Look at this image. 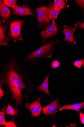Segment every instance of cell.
I'll return each instance as SVG.
<instances>
[{
    "mask_svg": "<svg viewBox=\"0 0 84 127\" xmlns=\"http://www.w3.org/2000/svg\"><path fill=\"white\" fill-rule=\"evenodd\" d=\"M0 87L8 91L15 100L17 110L36 88L29 79L27 69L20 65L14 56L4 64L0 80Z\"/></svg>",
    "mask_w": 84,
    "mask_h": 127,
    "instance_id": "obj_1",
    "label": "cell"
},
{
    "mask_svg": "<svg viewBox=\"0 0 84 127\" xmlns=\"http://www.w3.org/2000/svg\"><path fill=\"white\" fill-rule=\"evenodd\" d=\"M60 41V40L58 39L50 40L40 47L30 53L23 61L28 64H34L43 59L51 58Z\"/></svg>",
    "mask_w": 84,
    "mask_h": 127,
    "instance_id": "obj_2",
    "label": "cell"
},
{
    "mask_svg": "<svg viewBox=\"0 0 84 127\" xmlns=\"http://www.w3.org/2000/svg\"><path fill=\"white\" fill-rule=\"evenodd\" d=\"M26 21L11 18L7 21L10 26V32L7 34L9 41L12 40L15 42L22 40L23 37L21 33V29L22 24Z\"/></svg>",
    "mask_w": 84,
    "mask_h": 127,
    "instance_id": "obj_3",
    "label": "cell"
},
{
    "mask_svg": "<svg viewBox=\"0 0 84 127\" xmlns=\"http://www.w3.org/2000/svg\"><path fill=\"white\" fill-rule=\"evenodd\" d=\"M49 6L42 5L35 10L38 18V24L35 26L39 29H45L51 24L49 17Z\"/></svg>",
    "mask_w": 84,
    "mask_h": 127,
    "instance_id": "obj_4",
    "label": "cell"
},
{
    "mask_svg": "<svg viewBox=\"0 0 84 127\" xmlns=\"http://www.w3.org/2000/svg\"><path fill=\"white\" fill-rule=\"evenodd\" d=\"M60 32L59 28L56 23L55 20L53 19L51 25L41 32L40 34L42 37L41 43H42L46 41Z\"/></svg>",
    "mask_w": 84,
    "mask_h": 127,
    "instance_id": "obj_5",
    "label": "cell"
},
{
    "mask_svg": "<svg viewBox=\"0 0 84 127\" xmlns=\"http://www.w3.org/2000/svg\"><path fill=\"white\" fill-rule=\"evenodd\" d=\"M41 98H39L32 102H28L26 106L32 114L31 117H37L39 118L41 113L42 110L40 103Z\"/></svg>",
    "mask_w": 84,
    "mask_h": 127,
    "instance_id": "obj_6",
    "label": "cell"
},
{
    "mask_svg": "<svg viewBox=\"0 0 84 127\" xmlns=\"http://www.w3.org/2000/svg\"><path fill=\"white\" fill-rule=\"evenodd\" d=\"M11 12L17 16H23L29 15L36 18L37 17V15L30 7L24 6H20L17 5L15 9H13Z\"/></svg>",
    "mask_w": 84,
    "mask_h": 127,
    "instance_id": "obj_7",
    "label": "cell"
},
{
    "mask_svg": "<svg viewBox=\"0 0 84 127\" xmlns=\"http://www.w3.org/2000/svg\"><path fill=\"white\" fill-rule=\"evenodd\" d=\"M76 28L71 27L67 25L64 26L63 31L62 32L65 35L64 39L67 42H69L71 45L76 44V42L74 38V32L76 31Z\"/></svg>",
    "mask_w": 84,
    "mask_h": 127,
    "instance_id": "obj_8",
    "label": "cell"
},
{
    "mask_svg": "<svg viewBox=\"0 0 84 127\" xmlns=\"http://www.w3.org/2000/svg\"><path fill=\"white\" fill-rule=\"evenodd\" d=\"M8 29L5 23H3L2 20H0V45L7 46L9 41L6 31Z\"/></svg>",
    "mask_w": 84,
    "mask_h": 127,
    "instance_id": "obj_9",
    "label": "cell"
},
{
    "mask_svg": "<svg viewBox=\"0 0 84 127\" xmlns=\"http://www.w3.org/2000/svg\"><path fill=\"white\" fill-rule=\"evenodd\" d=\"M59 107L58 99H57L43 108V113L47 116L52 115L57 112Z\"/></svg>",
    "mask_w": 84,
    "mask_h": 127,
    "instance_id": "obj_10",
    "label": "cell"
},
{
    "mask_svg": "<svg viewBox=\"0 0 84 127\" xmlns=\"http://www.w3.org/2000/svg\"><path fill=\"white\" fill-rule=\"evenodd\" d=\"M0 12L1 19L3 23L11 18L10 10L9 8L4 4L3 0H0Z\"/></svg>",
    "mask_w": 84,
    "mask_h": 127,
    "instance_id": "obj_11",
    "label": "cell"
},
{
    "mask_svg": "<svg viewBox=\"0 0 84 127\" xmlns=\"http://www.w3.org/2000/svg\"><path fill=\"white\" fill-rule=\"evenodd\" d=\"M49 6V19L50 20L54 19L56 21L61 9L58 8L54 2H51Z\"/></svg>",
    "mask_w": 84,
    "mask_h": 127,
    "instance_id": "obj_12",
    "label": "cell"
},
{
    "mask_svg": "<svg viewBox=\"0 0 84 127\" xmlns=\"http://www.w3.org/2000/svg\"><path fill=\"white\" fill-rule=\"evenodd\" d=\"M50 72L48 73L43 82L40 85L36 88V90L45 92L51 97L49 90V79L50 77Z\"/></svg>",
    "mask_w": 84,
    "mask_h": 127,
    "instance_id": "obj_13",
    "label": "cell"
},
{
    "mask_svg": "<svg viewBox=\"0 0 84 127\" xmlns=\"http://www.w3.org/2000/svg\"><path fill=\"white\" fill-rule=\"evenodd\" d=\"M81 108H84V102L79 103H76L69 105H65L62 106H61L58 110L62 111L64 109H69L75 110L79 111Z\"/></svg>",
    "mask_w": 84,
    "mask_h": 127,
    "instance_id": "obj_14",
    "label": "cell"
},
{
    "mask_svg": "<svg viewBox=\"0 0 84 127\" xmlns=\"http://www.w3.org/2000/svg\"><path fill=\"white\" fill-rule=\"evenodd\" d=\"M54 2L58 8L61 9L69 7L67 0H54Z\"/></svg>",
    "mask_w": 84,
    "mask_h": 127,
    "instance_id": "obj_15",
    "label": "cell"
},
{
    "mask_svg": "<svg viewBox=\"0 0 84 127\" xmlns=\"http://www.w3.org/2000/svg\"><path fill=\"white\" fill-rule=\"evenodd\" d=\"M18 111L17 110H15L14 108L11 106L9 103H8L6 112L5 113V115L8 114L12 116H14V115H17L18 116Z\"/></svg>",
    "mask_w": 84,
    "mask_h": 127,
    "instance_id": "obj_16",
    "label": "cell"
},
{
    "mask_svg": "<svg viewBox=\"0 0 84 127\" xmlns=\"http://www.w3.org/2000/svg\"><path fill=\"white\" fill-rule=\"evenodd\" d=\"M3 1L5 6L9 7L12 8L13 9H15L17 5L16 0H3Z\"/></svg>",
    "mask_w": 84,
    "mask_h": 127,
    "instance_id": "obj_17",
    "label": "cell"
},
{
    "mask_svg": "<svg viewBox=\"0 0 84 127\" xmlns=\"http://www.w3.org/2000/svg\"><path fill=\"white\" fill-rule=\"evenodd\" d=\"M6 111V108L5 106L3 108L2 111L0 112V126H3L5 127L6 122L5 120V115Z\"/></svg>",
    "mask_w": 84,
    "mask_h": 127,
    "instance_id": "obj_18",
    "label": "cell"
},
{
    "mask_svg": "<svg viewBox=\"0 0 84 127\" xmlns=\"http://www.w3.org/2000/svg\"><path fill=\"white\" fill-rule=\"evenodd\" d=\"M75 1L78 4L84 15V0H75Z\"/></svg>",
    "mask_w": 84,
    "mask_h": 127,
    "instance_id": "obj_19",
    "label": "cell"
},
{
    "mask_svg": "<svg viewBox=\"0 0 84 127\" xmlns=\"http://www.w3.org/2000/svg\"><path fill=\"white\" fill-rule=\"evenodd\" d=\"M74 65L78 68H81L82 66H84V60L82 59L80 61H76Z\"/></svg>",
    "mask_w": 84,
    "mask_h": 127,
    "instance_id": "obj_20",
    "label": "cell"
},
{
    "mask_svg": "<svg viewBox=\"0 0 84 127\" xmlns=\"http://www.w3.org/2000/svg\"><path fill=\"white\" fill-rule=\"evenodd\" d=\"M5 127H17L15 123V119L14 117L12 118L11 121L9 122H6Z\"/></svg>",
    "mask_w": 84,
    "mask_h": 127,
    "instance_id": "obj_21",
    "label": "cell"
},
{
    "mask_svg": "<svg viewBox=\"0 0 84 127\" xmlns=\"http://www.w3.org/2000/svg\"><path fill=\"white\" fill-rule=\"evenodd\" d=\"M60 65V63L58 61H53L52 62L51 67V68L55 69L59 67Z\"/></svg>",
    "mask_w": 84,
    "mask_h": 127,
    "instance_id": "obj_22",
    "label": "cell"
},
{
    "mask_svg": "<svg viewBox=\"0 0 84 127\" xmlns=\"http://www.w3.org/2000/svg\"><path fill=\"white\" fill-rule=\"evenodd\" d=\"M75 28H80L84 30V22H81L79 21L75 25Z\"/></svg>",
    "mask_w": 84,
    "mask_h": 127,
    "instance_id": "obj_23",
    "label": "cell"
},
{
    "mask_svg": "<svg viewBox=\"0 0 84 127\" xmlns=\"http://www.w3.org/2000/svg\"><path fill=\"white\" fill-rule=\"evenodd\" d=\"M80 119L83 124H84V114L79 112Z\"/></svg>",
    "mask_w": 84,
    "mask_h": 127,
    "instance_id": "obj_24",
    "label": "cell"
},
{
    "mask_svg": "<svg viewBox=\"0 0 84 127\" xmlns=\"http://www.w3.org/2000/svg\"><path fill=\"white\" fill-rule=\"evenodd\" d=\"M5 94L4 91L1 89V88L0 87V99Z\"/></svg>",
    "mask_w": 84,
    "mask_h": 127,
    "instance_id": "obj_25",
    "label": "cell"
}]
</instances>
